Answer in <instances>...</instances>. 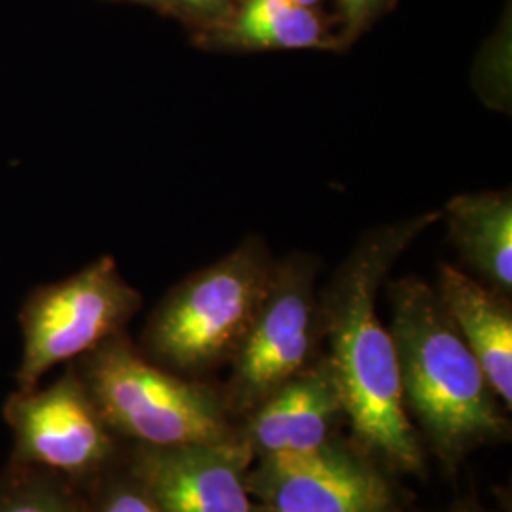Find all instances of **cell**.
Here are the masks:
<instances>
[{"label":"cell","mask_w":512,"mask_h":512,"mask_svg":"<svg viewBox=\"0 0 512 512\" xmlns=\"http://www.w3.org/2000/svg\"><path fill=\"white\" fill-rule=\"evenodd\" d=\"M440 211L370 230L319 294L325 357L342 395L349 440L391 475L423 476L425 448L404 410L399 363L378 315V293L399 256Z\"/></svg>","instance_id":"1"},{"label":"cell","mask_w":512,"mask_h":512,"mask_svg":"<svg viewBox=\"0 0 512 512\" xmlns=\"http://www.w3.org/2000/svg\"><path fill=\"white\" fill-rule=\"evenodd\" d=\"M387 296L404 410L425 452L454 471L476 450L509 439V410L435 287L420 277H403L389 283Z\"/></svg>","instance_id":"2"},{"label":"cell","mask_w":512,"mask_h":512,"mask_svg":"<svg viewBox=\"0 0 512 512\" xmlns=\"http://www.w3.org/2000/svg\"><path fill=\"white\" fill-rule=\"evenodd\" d=\"M73 366L103 420L124 444L179 446L239 437L220 387L156 365L126 332Z\"/></svg>","instance_id":"3"},{"label":"cell","mask_w":512,"mask_h":512,"mask_svg":"<svg viewBox=\"0 0 512 512\" xmlns=\"http://www.w3.org/2000/svg\"><path fill=\"white\" fill-rule=\"evenodd\" d=\"M260 239H245L215 264L186 277L150 313L139 349L156 365L203 380L228 365L274 275Z\"/></svg>","instance_id":"4"},{"label":"cell","mask_w":512,"mask_h":512,"mask_svg":"<svg viewBox=\"0 0 512 512\" xmlns=\"http://www.w3.org/2000/svg\"><path fill=\"white\" fill-rule=\"evenodd\" d=\"M317 270V260L308 255L275 262L270 287L220 387L224 406L238 425L323 355Z\"/></svg>","instance_id":"5"},{"label":"cell","mask_w":512,"mask_h":512,"mask_svg":"<svg viewBox=\"0 0 512 512\" xmlns=\"http://www.w3.org/2000/svg\"><path fill=\"white\" fill-rule=\"evenodd\" d=\"M143 296L105 255L61 281L40 285L19 310L23 353L18 389L29 391L57 365H69L126 332Z\"/></svg>","instance_id":"6"},{"label":"cell","mask_w":512,"mask_h":512,"mask_svg":"<svg viewBox=\"0 0 512 512\" xmlns=\"http://www.w3.org/2000/svg\"><path fill=\"white\" fill-rule=\"evenodd\" d=\"M14 437V463L31 465L74 484L90 480L124 456L118 439L73 363L48 387L14 391L2 408Z\"/></svg>","instance_id":"7"},{"label":"cell","mask_w":512,"mask_h":512,"mask_svg":"<svg viewBox=\"0 0 512 512\" xmlns=\"http://www.w3.org/2000/svg\"><path fill=\"white\" fill-rule=\"evenodd\" d=\"M391 476L340 435L311 452L256 459L247 488L279 512H404Z\"/></svg>","instance_id":"8"},{"label":"cell","mask_w":512,"mask_h":512,"mask_svg":"<svg viewBox=\"0 0 512 512\" xmlns=\"http://www.w3.org/2000/svg\"><path fill=\"white\" fill-rule=\"evenodd\" d=\"M124 461L164 512H251L253 454L241 437L226 442L126 444Z\"/></svg>","instance_id":"9"},{"label":"cell","mask_w":512,"mask_h":512,"mask_svg":"<svg viewBox=\"0 0 512 512\" xmlns=\"http://www.w3.org/2000/svg\"><path fill=\"white\" fill-rule=\"evenodd\" d=\"M346 410L325 353L239 421L253 459L302 454L340 437ZM253 461V463H255Z\"/></svg>","instance_id":"10"},{"label":"cell","mask_w":512,"mask_h":512,"mask_svg":"<svg viewBox=\"0 0 512 512\" xmlns=\"http://www.w3.org/2000/svg\"><path fill=\"white\" fill-rule=\"evenodd\" d=\"M435 291L488 384L507 410L512 408V310L509 296L450 264L439 268Z\"/></svg>","instance_id":"11"},{"label":"cell","mask_w":512,"mask_h":512,"mask_svg":"<svg viewBox=\"0 0 512 512\" xmlns=\"http://www.w3.org/2000/svg\"><path fill=\"white\" fill-rule=\"evenodd\" d=\"M465 262L497 293L512 291L511 192L461 194L440 211Z\"/></svg>","instance_id":"12"},{"label":"cell","mask_w":512,"mask_h":512,"mask_svg":"<svg viewBox=\"0 0 512 512\" xmlns=\"http://www.w3.org/2000/svg\"><path fill=\"white\" fill-rule=\"evenodd\" d=\"M213 46L228 50L332 48L321 18L287 0H243L209 31Z\"/></svg>","instance_id":"13"},{"label":"cell","mask_w":512,"mask_h":512,"mask_svg":"<svg viewBox=\"0 0 512 512\" xmlns=\"http://www.w3.org/2000/svg\"><path fill=\"white\" fill-rule=\"evenodd\" d=\"M0 512H86V507L71 480L10 461L0 473Z\"/></svg>","instance_id":"14"},{"label":"cell","mask_w":512,"mask_h":512,"mask_svg":"<svg viewBox=\"0 0 512 512\" xmlns=\"http://www.w3.org/2000/svg\"><path fill=\"white\" fill-rule=\"evenodd\" d=\"M86 512H164L122 459L107 471L76 484Z\"/></svg>","instance_id":"15"},{"label":"cell","mask_w":512,"mask_h":512,"mask_svg":"<svg viewBox=\"0 0 512 512\" xmlns=\"http://www.w3.org/2000/svg\"><path fill=\"white\" fill-rule=\"evenodd\" d=\"M338 4L344 18V38L353 40L380 18L393 0H338Z\"/></svg>","instance_id":"16"},{"label":"cell","mask_w":512,"mask_h":512,"mask_svg":"<svg viewBox=\"0 0 512 512\" xmlns=\"http://www.w3.org/2000/svg\"><path fill=\"white\" fill-rule=\"evenodd\" d=\"M232 0H169V8H179L186 16L211 21L213 25L228 16Z\"/></svg>","instance_id":"17"},{"label":"cell","mask_w":512,"mask_h":512,"mask_svg":"<svg viewBox=\"0 0 512 512\" xmlns=\"http://www.w3.org/2000/svg\"><path fill=\"white\" fill-rule=\"evenodd\" d=\"M440 512H490L486 511L478 501L475 499H465V501H458L456 505H452L450 509Z\"/></svg>","instance_id":"18"},{"label":"cell","mask_w":512,"mask_h":512,"mask_svg":"<svg viewBox=\"0 0 512 512\" xmlns=\"http://www.w3.org/2000/svg\"><path fill=\"white\" fill-rule=\"evenodd\" d=\"M287 2L296 4V6H304V8H313V6H315V4H319L321 0H287Z\"/></svg>","instance_id":"19"},{"label":"cell","mask_w":512,"mask_h":512,"mask_svg":"<svg viewBox=\"0 0 512 512\" xmlns=\"http://www.w3.org/2000/svg\"><path fill=\"white\" fill-rule=\"evenodd\" d=\"M137 2H145L156 8H169V0H137Z\"/></svg>","instance_id":"20"},{"label":"cell","mask_w":512,"mask_h":512,"mask_svg":"<svg viewBox=\"0 0 512 512\" xmlns=\"http://www.w3.org/2000/svg\"><path fill=\"white\" fill-rule=\"evenodd\" d=\"M251 512H279L275 511V509H270V507H266V505H260V503H253V509Z\"/></svg>","instance_id":"21"}]
</instances>
